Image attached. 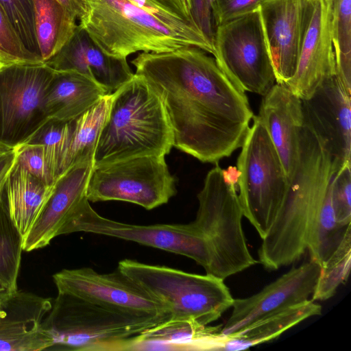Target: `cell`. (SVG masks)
<instances>
[{
    "mask_svg": "<svg viewBox=\"0 0 351 351\" xmlns=\"http://www.w3.org/2000/svg\"><path fill=\"white\" fill-rule=\"evenodd\" d=\"M196 47L141 52L131 63L160 98L173 147L217 163L241 148L254 114L242 89Z\"/></svg>",
    "mask_w": 351,
    "mask_h": 351,
    "instance_id": "cell-1",
    "label": "cell"
},
{
    "mask_svg": "<svg viewBox=\"0 0 351 351\" xmlns=\"http://www.w3.org/2000/svg\"><path fill=\"white\" fill-rule=\"evenodd\" d=\"M335 175L326 142L304 118L297 169L258 251L259 263L265 269L276 270L289 265L307 250Z\"/></svg>",
    "mask_w": 351,
    "mask_h": 351,
    "instance_id": "cell-2",
    "label": "cell"
},
{
    "mask_svg": "<svg viewBox=\"0 0 351 351\" xmlns=\"http://www.w3.org/2000/svg\"><path fill=\"white\" fill-rule=\"evenodd\" d=\"M172 147L173 132L160 98L134 73L112 93L93 167L139 156H165Z\"/></svg>",
    "mask_w": 351,
    "mask_h": 351,
    "instance_id": "cell-3",
    "label": "cell"
},
{
    "mask_svg": "<svg viewBox=\"0 0 351 351\" xmlns=\"http://www.w3.org/2000/svg\"><path fill=\"white\" fill-rule=\"evenodd\" d=\"M79 25L106 55L127 59L136 52L162 53L196 47L214 48L169 25L129 0H83Z\"/></svg>",
    "mask_w": 351,
    "mask_h": 351,
    "instance_id": "cell-4",
    "label": "cell"
},
{
    "mask_svg": "<svg viewBox=\"0 0 351 351\" xmlns=\"http://www.w3.org/2000/svg\"><path fill=\"white\" fill-rule=\"evenodd\" d=\"M197 199L199 206L193 223L210 250L208 274L225 280L256 264L243 230V214L237 183L227 176L218 162L208 172Z\"/></svg>",
    "mask_w": 351,
    "mask_h": 351,
    "instance_id": "cell-5",
    "label": "cell"
},
{
    "mask_svg": "<svg viewBox=\"0 0 351 351\" xmlns=\"http://www.w3.org/2000/svg\"><path fill=\"white\" fill-rule=\"evenodd\" d=\"M157 320L121 313L76 296L58 292L43 326L58 349L123 350ZM52 347V348H53Z\"/></svg>",
    "mask_w": 351,
    "mask_h": 351,
    "instance_id": "cell-6",
    "label": "cell"
},
{
    "mask_svg": "<svg viewBox=\"0 0 351 351\" xmlns=\"http://www.w3.org/2000/svg\"><path fill=\"white\" fill-rule=\"evenodd\" d=\"M159 300L170 319H191L208 325L232 307L234 298L224 280L177 269L124 259L117 267Z\"/></svg>",
    "mask_w": 351,
    "mask_h": 351,
    "instance_id": "cell-7",
    "label": "cell"
},
{
    "mask_svg": "<svg viewBox=\"0 0 351 351\" xmlns=\"http://www.w3.org/2000/svg\"><path fill=\"white\" fill-rule=\"evenodd\" d=\"M237 158L238 197L243 217L263 239L282 204L289 180L279 156L258 116Z\"/></svg>",
    "mask_w": 351,
    "mask_h": 351,
    "instance_id": "cell-8",
    "label": "cell"
},
{
    "mask_svg": "<svg viewBox=\"0 0 351 351\" xmlns=\"http://www.w3.org/2000/svg\"><path fill=\"white\" fill-rule=\"evenodd\" d=\"M216 62L243 91L264 96L276 83L261 6L215 27Z\"/></svg>",
    "mask_w": 351,
    "mask_h": 351,
    "instance_id": "cell-9",
    "label": "cell"
},
{
    "mask_svg": "<svg viewBox=\"0 0 351 351\" xmlns=\"http://www.w3.org/2000/svg\"><path fill=\"white\" fill-rule=\"evenodd\" d=\"M54 72L44 62L0 64V147L25 143L49 119L45 99Z\"/></svg>",
    "mask_w": 351,
    "mask_h": 351,
    "instance_id": "cell-10",
    "label": "cell"
},
{
    "mask_svg": "<svg viewBox=\"0 0 351 351\" xmlns=\"http://www.w3.org/2000/svg\"><path fill=\"white\" fill-rule=\"evenodd\" d=\"M176 193L165 156H145L93 167L86 197L89 202L123 201L152 210Z\"/></svg>",
    "mask_w": 351,
    "mask_h": 351,
    "instance_id": "cell-11",
    "label": "cell"
},
{
    "mask_svg": "<svg viewBox=\"0 0 351 351\" xmlns=\"http://www.w3.org/2000/svg\"><path fill=\"white\" fill-rule=\"evenodd\" d=\"M77 232L134 241L189 258L202 266L206 274L210 269L212 258L209 246L193 222L154 225L122 223L99 215L86 197L62 229L60 235Z\"/></svg>",
    "mask_w": 351,
    "mask_h": 351,
    "instance_id": "cell-12",
    "label": "cell"
},
{
    "mask_svg": "<svg viewBox=\"0 0 351 351\" xmlns=\"http://www.w3.org/2000/svg\"><path fill=\"white\" fill-rule=\"evenodd\" d=\"M58 292L68 293L110 310L162 322L167 308L118 268L100 274L92 268L64 269L53 276Z\"/></svg>",
    "mask_w": 351,
    "mask_h": 351,
    "instance_id": "cell-13",
    "label": "cell"
},
{
    "mask_svg": "<svg viewBox=\"0 0 351 351\" xmlns=\"http://www.w3.org/2000/svg\"><path fill=\"white\" fill-rule=\"evenodd\" d=\"M316 0H267L261 18L276 83L294 75Z\"/></svg>",
    "mask_w": 351,
    "mask_h": 351,
    "instance_id": "cell-14",
    "label": "cell"
},
{
    "mask_svg": "<svg viewBox=\"0 0 351 351\" xmlns=\"http://www.w3.org/2000/svg\"><path fill=\"white\" fill-rule=\"evenodd\" d=\"M320 271L321 266L310 259L285 273L257 293L234 298L232 313L221 333L233 334L262 317L309 300Z\"/></svg>",
    "mask_w": 351,
    "mask_h": 351,
    "instance_id": "cell-15",
    "label": "cell"
},
{
    "mask_svg": "<svg viewBox=\"0 0 351 351\" xmlns=\"http://www.w3.org/2000/svg\"><path fill=\"white\" fill-rule=\"evenodd\" d=\"M304 119L326 142L335 174L351 164V95L337 74L302 100Z\"/></svg>",
    "mask_w": 351,
    "mask_h": 351,
    "instance_id": "cell-16",
    "label": "cell"
},
{
    "mask_svg": "<svg viewBox=\"0 0 351 351\" xmlns=\"http://www.w3.org/2000/svg\"><path fill=\"white\" fill-rule=\"evenodd\" d=\"M332 0H316L293 76L285 84L302 100L337 74L332 43Z\"/></svg>",
    "mask_w": 351,
    "mask_h": 351,
    "instance_id": "cell-17",
    "label": "cell"
},
{
    "mask_svg": "<svg viewBox=\"0 0 351 351\" xmlns=\"http://www.w3.org/2000/svg\"><path fill=\"white\" fill-rule=\"evenodd\" d=\"M52 300L15 291L0 301V351H40L52 348L43 321Z\"/></svg>",
    "mask_w": 351,
    "mask_h": 351,
    "instance_id": "cell-18",
    "label": "cell"
},
{
    "mask_svg": "<svg viewBox=\"0 0 351 351\" xmlns=\"http://www.w3.org/2000/svg\"><path fill=\"white\" fill-rule=\"evenodd\" d=\"M93 161L77 164L55 182L29 231L23 238V249L30 252L49 245L60 235L80 202L86 197Z\"/></svg>",
    "mask_w": 351,
    "mask_h": 351,
    "instance_id": "cell-19",
    "label": "cell"
},
{
    "mask_svg": "<svg viewBox=\"0 0 351 351\" xmlns=\"http://www.w3.org/2000/svg\"><path fill=\"white\" fill-rule=\"evenodd\" d=\"M44 63L56 71L77 72L93 81L108 95L115 92L134 75L127 59L104 53L79 25L66 43Z\"/></svg>",
    "mask_w": 351,
    "mask_h": 351,
    "instance_id": "cell-20",
    "label": "cell"
},
{
    "mask_svg": "<svg viewBox=\"0 0 351 351\" xmlns=\"http://www.w3.org/2000/svg\"><path fill=\"white\" fill-rule=\"evenodd\" d=\"M263 97L257 116L263 123L290 182L299 159L300 132L304 124L302 99L285 84L278 83Z\"/></svg>",
    "mask_w": 351,
    "mask_h": 351,
    "instance_id": "cell-21",
    "label": "cell"
},
{
    "mask_svg": "<svg viewBox=\"0 0 351 351\" xmlns=\"http://www.w3.org/2000/svg\"><path fill=\"white\" fill-rule=\"evenodd\" d=\"M222 326L191 319H169L142 332L123 350H214Z\"/></svg>",
    "mask_w": 351,
    "mask_h": 351,
    "instance_id": "cell-22",
    "label": "cell"
},
{
    "mask_svg": "<svg viewBox=\"0 0 351 351\" xmlns=\"http://www.w3.org/2000/svg\"><path fill=\"white\" fill-rule=\"evenodd\" d=\"M106 95L99 86L77 72L55 71L46 91V112L49 118L71 121Z\"/></svg>",
    "mask_w": 351,
    "mask_h": 351,
    "instance_id": "cell-23",
    "label": "cell"
},
{
    "mask_svg": "<svg viewBox=\"0 0 351 351\" xmlns=\"http://www.w3.org/2000/svg\"><path fill=\"white\" fill-rule=\"evenodd\" d=\"M321 314V305L308 300L262 317L233 334H221L214 350L238 351L248 349L275 339L304 320Z\"/></svg>",
    "mask_w": 351,
    "mask_h": 351,
    "instance_id": "cell-24",
    "label": "cell"
},
{
    "mask_svg": "<svg viewBox=\"0 0 351 351\" xmlns=\"http://www.w3.org/2000/svg\"><path fill=\"white\" fill-rule=\"evenodd\" d=\"M52 187L53 185L37 178L16 163L11 169L1 194L11 219L23 238L29 231Z\"/></svg>",
    "mask_w": 351,
    "mask_h": 351,
    "instance_id": "cell-25",
    "label": "cell"
},
{
    "mask_svg": "<svg viewBox=\"0 0 351 351\" xmlns=\"http://www.w3.org/2000/svg\"><path fill=\"white\" fill-rule=\"evenodd\" d=\"M112 93L102 97L95 104L72 121V129L62 158L60 176L72 167L93 161L101 130L107 117Z\"/></svg>",
    "mask_w": 351,
    "mask_h": 351,
    "instance_id": "cell-26",
    "label": "cell"
},
{
    "mask_svg": "<svg viewBox=\"0 0 351 351\" xmlns=\"http://www.w3.org/2000/svg\"><path fill=\"white\" fill-rule=\"evenodd\" d=\"M34 4L36 35L45 62L73 35L77 20L57 0H34Z\"/></svg>",
    "mask_w": 351,
    "mask_h": 351,
    "instance_id": "cell-27",
    "label": "cell"
},
{
    "mask_svg": "<svg viewBox=\"0 0 351 351\" xmlns=\"http://www.w3.org/2000/svg\"><path fill=\"white\" fill-rule=\"evenodd\" d=\"M350 232L351 223L343 224L337 220L330 182L308 241L307 250L310 259L323 266Z\"/></svg>",
    "mask_w": 351,
    "mask_h": 351,
    "instance_id": "cell-28",
    "label": "cell"
},
{
    "mask_svg": "<svg viewBox=\"0 0 351 351\" xmlns=\"http://www.w3.org/2000/svg\"><path fill=\"white\" fill-rule=\"evenodd\" d=\"M23 237L10 217L0 192V280L12 291L17 289Z\"/></svg>",
    "mask_w": 351,
    "mask_h": 351,
    "instance_id": "cell-29",
    "label": "cell"
},
{
    "mask_svg": "<svg viewBox=\"0 0 351 351\" xmlns=\"http://www.w3.org/2000/svg\"><path fill=\"white\" fill-rule=\"evenodd\" d=\"M332 29L337 75L351 95V0H332Z\"/></svg>",
    "mask_w": 351,
    "mask_h": 351,
    "instance_id": "cell-30",
    "label": "cell"
},
{
    "mask_svg": "<svg viewBox=\"0 0 351 351\" xmlns=\"http://www.w3.org/2000/svg\"><path fill=\"white\" fill-rule=\"evenodd\" d=\"M72 121L49 118L25 143L44 147L47 165L54 181L60 177V168L72 129Z\"/></svg>",
    "mask_w": 351,
    "mask_h": 351,
    "instance_id": "cell-31",
    "label": "cell"
},
{
    "mask_svg": "<svg viewBox=\"0 0 351 351\" xmlns=\"http://www.w3.org/2000/svg\"><path fill=\"white\" fill-rule=\"evenodd\" d=\"M351 265V232L328 261L321 267L315 290L311 300H326L332 297L341 285L348 279Z\"/></svg>",
    "mask_w": 351,
    "mask_h": 351,
    "instance_id": "cell-32",
    "label": "cell"
},
{
    "mask_svg": "<svg viewBox=\"0 0 351 351\" xmlns=\"http://www.w3.org/2000/svg\"><path fill=\"white\" fill-rule=\"evenodd\" d=\"M0 5L27 51L43 62L35 31L34 0H0Z\"/></svg>",
    "mask_w": 351,
    "mask_h": 351,
    "instance_id": "cell-33",
    "label": "cell"
},
{
    "mask_svg": "<svg viewBox=\"0 0 351 351\" xmlns=\"http://www.w3.org/2000/svg\"><path fill=\"white\" fill-rule=\"evenodd\" d=\"M13 63L43 62L27 51L0 5V64Z\"/></svg>",
    "mask_w": 351,
    "mask_h": 351,
    "instance_id": "cell-34",
    "label": "cell"
},
{
    "mask_svg": "<svg viewBox=\"0 0 351 351\" xmlns=\"http://www.w3.org/2000/svg\"><path fill=\"white\" fill-rule=\"evenodd\" d=\"M351 164L344 166L332 178L331 197L337 220L351 223Z\"/></svg>",
    "mask_w": 351,
    "mask_h": 351,
    "instance_id": "cell-35",
    "label": "cell"
},
{
    "mask_svg": "<svg viewBox=\"0 0 351 351\" xmlns=\"http://www.w3.org/2000/svg\"><path fill=\"white\" fill-rule=\"evenodd\" d=\"M15 149L16 164L48 184H54L55 181L49 171L43 145L23 143Z\"/></svg>",
    "mask_w": 351,
    "mask_h": 351,
    "instance_id": "cell-36",
    "label": "cell"
},
{
    "mask_svg": "<svg viewBox=\"0 0 351 351\" xmlns=\"http://www.w3.org/2000/svg\"><path fill=\"white\" fill-rule=\"evenodd\" d=\"M267 0H215L211 11L215 28L228 21L252 12Z\"/></svg>",
    "mask_w": 351,
    "mask_h": 351,
    "instance_id": "cell-37",
    "label": "cell"
},
{
    "mask_svg": "<svg viewBox=\"0 0 351 351\" xmlns=\"http://www.w3.org/2000/svg\"><path fill=\"white\" fill-rule=\"evenodd\" d=\"M16 161V149H0V192Z\"/></svg>",
    "mask_w": 351,
    "mask_h": 351,
    "instance_id": "cell-38",
    "label": "cell"
},
{
    "mask_svg": "<svg viewBox=\"0 0 351 351\" xmlns=\"http://www.w3.org/2000/svg\"><path fill=\"white\" fill-rule=\"evenodd\" d=\"M60 2L75 19L79 20L84 14L83 0H57Z\"/></svg>",
    "mask_w": 351,
    "mask_h": 351,
    "instance_id": "cell-39",
    "label": "cell"
},
{
    "mask_svg": "<svg viewBox=\"0 0 351 351\" xmlns=\"http://www.w3.org/2000/svg\"><path fill=\"white\" fill-rule=\"evenodd\" d=\"M12 292L14 291L0 280V301L8 297Z\"/></svg>",
    "mask_w": 351,
    "mask_h": 351,
    "instance_id": "cell-40",
    "label": "cell"
},
{
    "mask_svg": "<svg viewBox=\"0 0 351 351\" xmlns=\"http://www.w3.org/2000/svg\"><path fill=\"white\" fill-rule=\"evenodd\" d=\"M2 149V147H0V149Z\"/></svg>",
    "mask_w": 351,
    "mask_h": 351,
    "instance_id": "cell-41",
    "label": "cell"
}]
</instances>
